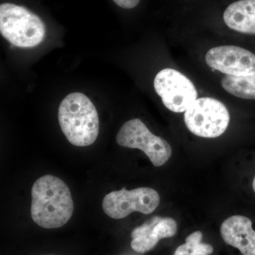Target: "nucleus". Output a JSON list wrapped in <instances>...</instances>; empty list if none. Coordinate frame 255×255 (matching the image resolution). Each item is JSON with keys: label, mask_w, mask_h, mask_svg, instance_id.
I'll list each match as a JSON object with an SVG mask.
<instances>
[{"label": "nucleus", "mask_w": 255, "mask_h": 255, "mask_svg": "<svg viewBox=\"0 0 255 255\" xmlns=\"http://www.w3.org/2000/svg\"><path fill=\"white\" fill-rule=\"evenodd\" d=\"M223 19L234 31L255 35V0H240L229 5Z\"/></svg>", "instance_id": "9b49d317"}, {"label": "nucleus", "mask_w": 255, "mask_h": 255, "mask_svg": "<svg viewBox=\"0 0 255 255\" xmlns=\"http://www.w3.org/2000/svg\"><path fill=\"white\" fill-rule=\"evenodd\" d=\"M189 131L206 138L224 133L230 123V114L222 102L210 97L197 99L184 114Z\"/></svg>", "instance_id": "20e7f679"}, {"label": "nucleus", "mask_w": 255, "mask_h": 255, "mask_svg": "<svg viewBox=\"0 0 255 255\" xmlns=\"http://www.w3.org/2000/svg\"><path fill=\"white\" fill-rule=\"evenodd\" d=\"M0 32L11 44L20 48L38 46L46 35V26L38 15L11 3L0 5Z\"/></svg>", "instance_id": "7ed1b4c3"}, {"label": "nucleus", "mask_w": 255, "mask_h": 255, "mask_svg": "<svg viewBox=\"0 0 255 255\" xmlns=\"http://www.w3.org/2000/svg\"><path fill=\"white\" fill-rule=\"evenodd\" d=\"M58 122L62 131L72 145H91L100 132L98 113L92 101L80 92L70 94L58 109Z\"/></svg>", "instance_id": "f03ea898"}, {"label": "nucleus", "mask_w": 255, "mask_h": 255, "mask_svg": "<svg viewBox=\"0 0 255 255\" xmlns=\"http://www.w3.org/2000/svg\"><path fill=\"white\" fill-rule=\"evenodd\" d=\"M206 62L210 68L231 76L255 75V55L241 47H215L206 53Z\"/></svg>", "instance_id": "6e6552de"}, {"label": "nucleus", "mask_w": 255, "mask_h": 255, "mask_svg": "<svg viewBox=\"0 0 255 255\" xmlns=\"http://www.w3.org/2000/svg\"><path fill=\"white\" fill-rule=\"evenodd\" d=\"M203 234L195 231L186 238L185 243L178 247L174 255H210L214 253L211 245L202 243Z\"/></svg>", "instance_id": "ddd939ff"}, {"label": "nucleus", "mask_w": 255, "mask_h": 255, "mask_svg": "<svg viewBox=\"0 0 255 255\" xmlns=\"http://www.w3.org/2000/svg\"><path fill=\"white\" fill-rule=\"evenodd\" d=\"M154 87L166 108L174 113L185 112L197 100L194 84L174 69L165 68L159 72L154 80Z\"/></svg>", "instance_id": "0eeeda50"}, {"label": "nucleus", "mask_w": 255, "mask_h": 255, "mask_svg": "<svg viewBox=\"0 0 255 255\" xmlns=\"http://www.w3.org/2000/svg\"><path fill=\"white\" fill-rule=\"evenodd\" d=\"M223 88L233 96L255 100V75L236 77L227 75L221 80Z\"/></svg>", "instance_id": "f8f14e48"}, {"label": "nucleus", "mask_w": 255, "mask_h": 255, "mask_svg": "<svg viewBox=\"0 0 255 255\" xmlns=\"http://www.w3.org/2000/svg\"><path fill=\"white\" fill-rule=\"evenodd\" d=\"M120 7L124 9H132L140 2V0H113Z\"/></svg>", "instance_id": "4468645a"}, {"label": "nucleus", "mask_w": 255, "mask_h": 255, "mask_svg": "<svg viewBox=\"0 0 255 255\" xmlns=\"http://www.w3.org/2000/svg\"><path fill=\"white\" fill-rule=\"evenodd\" d=\"M253 191H254V192L255 193V177L254 178V179H253Z\"/></svg>", "instance_id": "2eb2a0df"}, {"label": "nucleus", "mask_w": 255, "mask_h": 255, "mask_svg": "<svg viewBox=\"0 0 255 255\" xmlns=\"http://www.w3.org/2000/svg\"><path fill=\"white\" fill-rule=\"evenodd\" d=\"M160 198L157 191L149 187L132 190L114 191L104 198L102 208L107 216L114 219H122L132 212L150 214L158 207Z\"/></svg>", "instance_id": "423d86ee"}, {"label": "nucleus", "mask_w": 255, "mask_h": 255, "mask_svg": "<svg viewBox=\"0 0 255 255\" xmlns=\"http://www.w3.org/2000/svg\"><path fill=\"white\" fill-rule=\"evenodd\" d=\"M223 241L237 248L243 255H255V231L249 218L233 216L225 220L221 226Z\"/></svg>", "instance_id": "9d476101"}, {"label": "nucleus", "mask_w": 255, "mask_h": 255, "mask_svg": "<svg viewBox=\"0 0 255 255\" xmlns=\"http://www.w3.org/2000/svg\"><path fill=\"white\" fill-rule=\"evenodd\" d=\"M117 142L122 147L142 150L155 167L165 164L172 153L169 142L152 134L138 119H131L122 126Z\"/></svg>", "instance_id": "39448f33"}, {"label": "nucleus", "mask_w": 255, "mask_h": 255, "mask_svg": "<svg viewBox=\"0 0 255 255\" xmlns=\"http://www.w3.org/2000/svg\"><path fill=\"white\" fill-rule=\"evenodd\" d=\"M177 232L175 220L153 216L132 231L130 246L136 253L144 254L152 251L160 240L173 237Z\"/></svg>", "instance_id": "1a4fd4ad"}, {"label": "nucleus", "mask_w": 255, "mask_h": 255, "mask_svg": "<svg viewBox=\"0 0 255 255\" xmlns=\"http://www.w3.org/2000/svg\"></svg>", "instance_id": "dca6fc26"}, {"label": "nucleus", "mask_w": 255, "mask_h": 255, "mask_svg": "<svg viewBox=\"0 0 255 255\" xmlns=\"http://www.w3.org/2000/svg\"><path fill=\"white\" fill-rule=\"evenodd\" d=\"M73 211L71 192L60 178L45 175L34 182L31 189V215L40 227H63L71 219Z\"/></svg>", "instance_id": "f257e3e1"}]
</instances>
